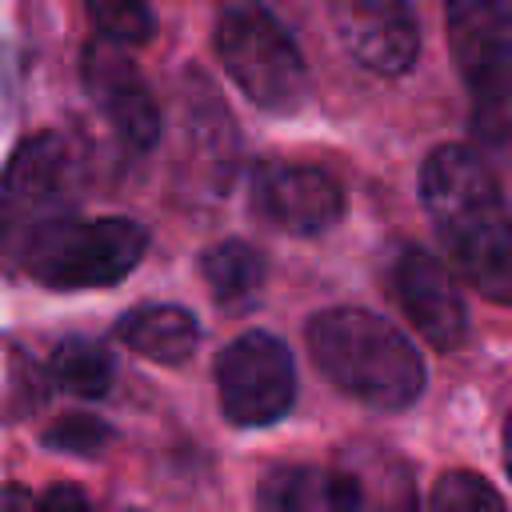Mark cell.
Listing matches in <instances>:
<instances>
[{
	"label": "cell",
	"instance_id": "d6986e66",
	"mask_svg": "<svg viewBox=\"0 0 512 512\" xmlns=\"http://www.w3.org/2000/svg\"><path fill=\"white\" fill-rule=\"evenodd\" d=\"M112 440L108 424L88 416V412H68L60 416L48 432H44V444L56 448V452H72V456H96L104 444Z\"/></svg>",
	"mask_w": 512,
	"mask_h": 512
},
{
	"label": "cell",
	"instance_id": "ffe728a7",
	"mask_svg": "<svg viewBox=\"0 0 512 512\" xmlns=\"http://www.w3.org/2000/svg\"><path fill=\"white\" fill-rule=\"evenodd\" d=\"M40 504H44V508H84L88 500H84L80 488H52V492H44Z\"/></svg>",
	"mask_w": 512,
	"mask_h": 512
},
{
	"label": "cell",
	"instance_id": "6da1fadb",
	"mask_svg": "<svg viewBox=\"0 0 512 512\" xmlns=\"http://www.w3.org/2000/svg\"><path fill=\"white\" fill-rule=\"evenodd\" d=\"M424 208L456 272L488 300L512 308V212L484 152L444 144L420 172Z\"/></svg>",
	"mask_w": 512,
	"mask_h": 512
},
{
	"label": "cell",
	"instance_id": "9a60e30c",
	"mask_svg": "<svg viewBox=\"0 0 512 512\" xmlns=\"http://www.w3.org/2000/svg\"><path fill=\"white\" fill-rule=\"evenodd\" d=\"M200 272L220 304H240L264 284V256L244 240H224L204 252Z\"/></svg>",
	"mask_w": 512,
	"mask_h": 512
},
{
	"label": "cell",
	"instance_id": "8fae6325",
	"mask_svg": "<svg viewBox=\"0 0 512 512\" xmlns=\"http://www.w3.org/2000/svg\"><path fill=\"white\" fill-rule=\"evenodd\" d=\"M256 500L272 512H352V508H364L368 496L352 472L300 464V468L272 472L260 484Z\"/></svg>",
	"mask_w": 512,
	"mask_h": 512
},
{
	"label": "cell",
	"instance_id": "9c48e42d",
	"mask_svg": "<svg viewBox=\"0 0 512 512\" xmlns=\"http://www.w3.org/2000/svg\"><path fill=\"white\" fill-rule=\"evenodd\" d=\"M84 88L120 136L128 152H148L160 136V108L148 92V84L136 76L132 60L124 56V44H112L100 36V44H88L84 52Z\"/></svg>",
	"mask_w": 512,
	"mask_h": 512
},
{
	"label": "cell",
	"instance_id": "4fadbf2b",
	"mask_svg": "<svg viewBox=\"0 0 512 512\" xmlns=\"http://www.w3.org/2000/svg\"><path fill=\"white\" fill-rule=\"evenodd\" d=\"M116 336L156 364H184L200 344V324L188 308L176 304H140L120 316Z\"/></svg>",
	"mask_w": 512,
	"mask_h": 512
},
{
	"label": "cell",
	"instance_id": "277c9868",
	"mask_svg": "<svg viewBox=\"0 0 512 512\" xmlns=\"http://www.w3.org/2000/svg\"><path fill=\"white\" fill-rule=\"evenodd\" d=\"M80 200V152L60 132L28 136L0 172V256L20 248Z\"/></svg>",
	"mask_w": 512,
	"mask_h": 512
},
{
	"label": "cell",
	"instance_id": "ac0fdd59",
	"mask_svg": "<svg viewBox=\"0 0 512 512\" xmlns=\"http://www.w3.org/2000/svg\"><path fill=\"white\" fill-rule=\"evenodd\" d=\"M432 508L448 512H480V508H504V496L476 472H444L428 496Z\"/></svg>",
	"mask_w": 512,
	"mask_h": 512
},
{
	"label": "cell",
	"instance_id": "2e32d148",
	"mask_svg": "<svg viewBox=\"0 0 512 512\" xmlns=\"http://www.w3.org/2000/svg\"><path fill=\"white\" fill-rule=\"evenodd\" d=\"M112 376H116L112 356L96 340L72 336V340H60L56 352H52V380L72 396L96 400V396H104L112 388Z\"/></svg>",
	"mask_w": 512,
	"mask_h": 512
},
{
	"label": "cell",
	"instance_id": "ba28073f",
	"mask_svg": "<svg viewBox=\"0 0 512 512\" xmlns=\"http://www.w3.org/2000/svg\"><path fill=\"white\" fill-rule=\"evenodd\" d=\"M252 212L288 236H320L344 212L340 184L312 164H260L252 172Z\"/></svg>",
	"mask_w": 512,
	"mask_h": 512
},
{
	"label": "cell",
	"instance_id": "5b68a950",
	"mask_svg": "<svg viewBox=\"0 0 512 512\" xmlns=\"http://www.w3.org/2000/svg\"><path fill=\"white\" fill-rule=\"evenodd\" d=\"M216 56L236 88L264 112H292L308 92V68L284 24L260 4H228L216 20Z\"/></svg>",
	"mask_w": 512,
	"mask_h": 512
},
{
	"label": "cell",
	"instance_id": "52a82bcc",
	"mask_svg": "<svg viewBox=\"0 0 512 512\" xmlns=\"http://www.w3.org/2000/svg\"><path fill=\"white\" fill-rule=\"evenodd\" d=\"M344 56L372 76H404L420 52V24L408 0H328Z\"/></svg>",
	"mask_w": 512,
	"mask_h": 512
},
{
	"label": "cell",
	"instance_id": "8992f818",
	"mask_svg": "<svg viewBox=\"0 0 512 512\" xmlns=\"http://www.w3.org/2000/svg\"><path fill=\"white\" fill-rule=\"evenodd\" d=\"M220 408L240 428L276 424L296 400L292 352L268 332L236 336L216 360Z\"/></svg>",
	"mask_w": 512,
	"mask_h": 512
},
{
	"label": "cell",
	"instance_id": "7a4b0ae2",
	"mask_svg": "<svg viewBox=\"0 0 512 512\" xmlns=\"http://www.w3.org/2000/svg\"><path fill=\"white\" fill-rule=\"evenodd\" d=\"M316 368L348 396L396 412L424 392V360L412 340L364 308H328L308 320Z\"/></svg>",
	"mask_w": 512,
	"mask_h": 512
},
{
	"label": "cell",
	"instance_id": "7c38bea8",
	"mask_svg": "<svg viewBox=\"0 0 512 512\" xmlns=\"http://www.w3.org/2000/svg\"><path fill=\"white\" fill-rule=\"evenodd\" d=\"M444 20L460 72L512 52V0H444Z\"/></svg>",
	"mask_w": 512,
	"mask_h": 512
},
{
	"label": "cell",
	"instance_id": "5bb4252c",
	"mask_svg": "<svg viewBox=\"0 0 512 512\" xmlns=\"http://www.w3.org/2000/svg\"><path fill=\"white\" fill-rule=\"evenodd\" d=\"M472 92V132L484 156L512 160V52L464 72Z\"/></svg>",
	"mask_w": 512,
	"mask_h": 512
},
{
	"label": "cell",
	"instance_id": "e0dca14e",
	"mask_svg": "<svg viewBox=\"0 0 512 512\" xmlns=\"http://www.w3.org/2000/svg\"><path fill=\"white\" fill-rule=\"evenodd\" d=\"M84 8L92 16L96 32L104 40H112V44H124L128 48V44L152 40L156 20H152V12H148L144 0H84Z\"/></svg>",
	"mask_w": 512,
	"mask_h": 512
},
{
	"label": "cell",
	"instance_id": "3957f363",
	"mask_svg": "<svg viewBox=\"0 0 512 512\" xmlns=\"http://www.w3.org/2000/svg\"><path fill=\"white\" fill-rule=\"evenodd\" d=\"M148 248L144 224L128 216H60L44 224L12 260L24 276L44 288L72 292V288H104L124 280Z\"/></svg>",
	"mask_w": 512,
	"mask_h": 512
},
{
	"label": "cell",
	"instance_id": "30bf717a",
	"mask_svg": "<svg viewBox=\"0 0 512 512\" xmlns=\"http://www.w3.org/2000/svg\"><path fill=\"white\" fill-rule=\"evenodd\" d=\"M396 300L404 316L416 324V332L432 348H456L468 332V308L452 280V272L424 248H404L396 260Z\"/></svg>",
	"mask_w": 512,
	"mask_h": 512
},
{
	"label": "cell",
	"instance_id": "44dd1931",
	"mask_svg": "<svg viewBox=\"0 0 512 512\" xmlns=\"http://www.w3.org/2000/svg\"><path fill=\"white\" fill-rule=\"evenodd\" d=\"M504 460H508V472H512V416H508V428H504Z\"/></svg>",
	"mask_w": 512,
	"mask_h": 512
}]
</instances>
